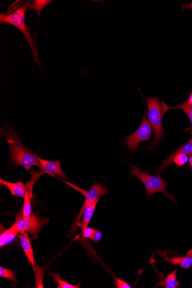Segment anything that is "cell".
Masks as SVG:
<instances>
[{
  "mask_svg": "<svg viewBox=\"0 0 192 288\" xmlns=\"http://www.w3.org/2000/svg\"><path fill=\"white\" fill-rule=\"evenodd\" d=\"M31 3V1H27L23 5L16 8L14 11L2 13L0 14V23L12 25L22 33L30 47L36 63L41 67L37 57L36 42L32 35L30 29L25 24V16L27 11L29 10Z\"/></svg>",
  "mask_w": 192,
  "mask_h": 288,
  "instance_id": "cell-1",
  "label": "cell"
},
{
  "mask_svg": "<svg viewBox=\"0 0 192 288\" xmlns=\"http://www.w3.org/2000/svg\"><path fill=\"white\" fill-rule=\"evenodd\" d=\"M2 132L6 137L10 150L11 160L14 164L22 166L28 171L33 166H36L41 169V163L37 156L20 142L18 136L14 131L8 127L4 128Z\"/></svg>",
  "mask_w": 192,
  "mask_h": 288,
  "instance_id": "cell-2",
  "label": "cell"
},
{
  "mask_svg": "<svg viewBox=\"0 0 192 288\" xmlns=\"http://www.w3.org/2000/svg\"><path fill=\"white\" fill-rule=\"evenodd\" d=\"M146 102L148 108L147 118L152 127L155 137L151 144L144 149H153L161 142L165 134V129L162 126L163 106L161 105L159 98L156 97H147Z\"/></svg>",
  "mask_w": 192,
  "mask_h": 288,
  "instance_id": "cell-3",
  "label": "cell"
},
{
  "mask_svg": "<svg viewBox=\"0 0 192 288\" xmlns=\"http://www.w3.org/2000/svg\"><path fill=\"white\" fill-rule=\"evenodd\" d=\"M130 175L138 178L144 185L146 188L147 195L149 197L152 196L155 193L161 192L163 193L165 197L172 201H175L174 197L169 194L166 191V186L168 182L161 177V175H149L148 173H145L140 169L139 167L136 165H130Z\"/></svg>",
  "mask_w": 192,
  "mask_h": 288,
  "instance_id": "cell-4",
  "label": "cell"
},
{
  "mask_svg": "<svg viewBox=\"0 0 192 288\" xmlns=\"http://www.w3.org/2000/svg\"><path fill=\"white\" fill-rule=\"evenodd\" d=\"M64 183H65L68 185V186H69L71 188H74L76 191L81 193V194L85 197V200L83 207L81 208L75 221L72 222L71 224L72 228L70 232L71 234H74L75 233L76 230H78V228H76V227L79 226L80 219L82 218V216L84 214L85 208H86L89 205L93 203V202L95 201L97 199L101 198V196L108 194L109 192L108 189H106L105 187L102 186L101 184L98 182H96L94 184L92 187L88 191H85L84 189H81V188L74 186V184H72L70 183L66 182H64Z\"/></svg>",
  "mask_w": 192,
  "mask_h": 288,
  "instance_id": "cell-5",
  "label": "cell"
},
{
  "mask_svg": "<svg viewBox=\"0 0 192 288\" xmlns=\"http://www.w3.org/2000/svg\"><path fill=\"white\" fill-rule=\"evenodd\" d=\"M49 222L48 218L38 217L33 213L28 217H24L21 214V215L17 217L12 227L19 233L27 232L35 237V239H37L43 228Z\"/></svg>",
  "mask_w": 192,
  "mask_h": 288,
  "instance_id": "cell-6",
  "label": "cell"
},
{
  "mask_svg": "<svg viewBox=\"0 0 192 288\" xmlns=\"http://www.w3.org/2000/svg\"><path fill=\"white\" fill-rule=\"evenodd\" d=\"M152 131V126L144 113L142 122L137 130L125 137L124 143L131 153H134L141 141L150 140Z\"/></svg>",
  "mask_w": 192,
  "mask_h": 288,
  "instance_id": "cell-7",
  "label": "cell"
},
{
  "mask_svg": "<svg viewBox=\"0 0 192 288\" xmlns=\"http://www.w3.org/2000/svg\"><path fill=\"white\" fill-rule=\"evenodd\" d=\"M44 173H45V172L42 170L40 172H34V171H31L32 178L30 182H29L27 185V191L26 195H25L24 198V205L22 209V215L24 217H28L32 214L31 199L32 197V188L34 184L36 183V181Z\"/></svg>",
  "mask_w": 192,
  "mask_h": 288,
  "instance_id": "cell-8",
  "label": "cell"
},
{
  "mask_svg": "<svg viewBox=\"0 0 192 288\" xmlns=\"http://www.w3.org/2000/svg\"><path fill=\"white\" fill-rule=\"evenodd\" d=\"M180 153L192 155V136L191 139L187 141V143L181 146V147L179 148L176 151L169 155L167 158H166L165 160L162 162L161 166L158 167L153 173L161 175L162 173H163V172L172 164V163L173 162L174 157L176 156V154Z\"/></svg>",
  "mask_w": 192,
  "mask_h": 288,
  "instance_id": "cell-9",
  "label": "cell"
},
{
  "mask_svg": "<svg viewBox=\"0 0 192 288\" xmlns=\"http://www.w3.org/2000/svg\"><path fill=\"white\" fill-rule=\"evenodd\" d=\"M37 158L41 163V170L45 172V173L57 175L59 177L67 179L66 175L63 173L60 161L59 160L56 161H47L37 156Z\"/></svg>",
  "mask_w": 192,
  "mask_h": 288,
  "instance_id": "cell-10",
  "label": "cell"
},
{
  "mask_svg": "<svg viewBox=\"0 0 192 288\" xmlns=\"http://www.w3.org/2000/svg\"><path fill=\"white\" fill-rule=\"evenodd\" d=\"M2 186L7 187L13 196L24 199L27 191V186L21 181L18 183H11L3 179H0Z\"/></svg>",
  "mask_w": 192,
  "mask_h": 288,
  "instance_id": "cell-11",
  "label": "cell"
},
{
  "mask_svg": "<svg viewBox=\"0 0 192 288\" xmlns=\"http://www.w3.org/2000/svg\"><path fill=\"white\" fill-rule=\"evenodd\" d=\"M20 242L21 247L27 257V259L34 270L36 268V263L35 259L33 256V251L30 243V239L28 237V233L27 232H23L20 233L19 235Z\"/></svg>",
  "mask_w": 192,
  "mask_h": 288,
  "instance_id": "cell-12",
  "label": "cell"
},
{
  "mask_svg": "<svg viewBox=\"0 0 192 288\" xmlns=\"http://www.w3.org/2000/svg\"><path fill=\"white\" fill-rule=\"evenodd\" d=\"M165 261H168L173 266L179 265L183 269H190L192 266V249L183 257H164Z\"/></svg>",
  "mask_w": 192,
  "mask_h": 288,
  "instance_id": "cell-13",
  "label": "cell"
},
{
  "mask_svg": "<svg viewBox=\"0 0 192 288\" xmlns=\"http://www.w3.org/2000/svg\"><path fill=\"white\" fill-rule=\"evenodd\" d=\"M177 269L173 270L171 273L167 274L165 278L161 277L160 281L155 287L163 286L165 288H177L181 285V282L177 279Z\"/></svg>",
  "mask_w": 192,
  "mask_h": 288,
  "instance_id": "cell-14",
  "label": "cell"
},
{
  "mask_svg": "<svg viewBox=\"0 0 192 288\" xmlns=\"http://www.w3.org/2000/svg\"><path fill=\"white\" fill-rule=\"evenodd\" d=\"M100 200V198L97 199L95 201H94L93 203L89 205L88 207L85 208L83 214V221L81 225V236L83 235L85 230H86L88 227L89 223H90L91 221L94 212H95V209L97 207V205L98 203H99Z\"/></svg>",
  "mask_w": 192,
  "mask_h": 288,
  "instance_id": "cell-15",
  "label": "cell"
},
{
  "mask_svg": "<svg viewBox=\"0 0 192 288\" xmlns=\"http://www.w3.org/2000/svg\"><path fill=\"white\" fill-rule=\"evenodd\" d=\"M19 232L17 231L12 226L9 229L1 230L0 235V247L2 248L6 245L10 243L18 235Z\"/></svg>",
  "mask_w": 192,
  "mask_h": 288,
  "instance_id": "cell-16",
  "label": "cell"
},
{
  "mask_svg": "<svg viewBox=\"0 0 192 288\" xmlns=\"http://www.w3.org/2000/svg\"><path fill=\"white\" fill-rule=\"evenodd\" d=\"M163 103V102H162ZM163 109L164 111H163V114H164L165 112H166L170 109H177V110H180L184 113L187 118H189L190 123H191V127L190 129V131L192 136V106L187 105L185 104L184 102L182 103V104L179 105L176 107H174V108H169L168 106H166L165 104H164Z\"/></svg>",
  "mask_w": 192,
  "mask_h": 288,
  "instance_id": "cell-17",
  "label": "cell"
},
{
  "mask_svg": "<svg viewBox=\"0 0 192 288\" xmlns=\"http://www.w3.org/2000/svg\"><path fill=\"white\" fill-rule=\"evenodd\" d=\"M102 234L100 231L96 229H92L91 227H88L85 230L84 233L81 238L83 239H90L93 240L94 242H99L101 239Z\"/></svg>",
  "mask_w": 192,
  "mask_h": 288,
  "instance_id": "cell-18",
  "label": "cell"
},
{
  "mask_svg": "<svg viewBox=\"0 0 192 288\" xmlns=\"http://www.w3.org/2000/svg\"><path fill=\"white\" fill-rule=\"evenodd\" d=\"M51 2H53V1H50V0H35V1L32 2L29 10H33L37 12L38 20H39L42 11Z\"/></svg>",
  "mask_w": 192,
  "mask_h": 288,
  "instance_id": "cell-19",
  "label": "cell"
},
{
  "mask_svg": "<svg viewBox=\"0 0 192 288\" xmlns=\"http://www.w3.org/2000/svg\"><path fill=\"white\" fill-rule=\"evenodd\" d=\"M49 274L53 278V281L58 283V288H80L81 283H79L76 285H73L71 283L62 280L60 275L57 273L50 272Z\"/></svg>",
  "mask_w": 192,
  "mask_h": 288,
  "instance_id": "cell-20",
  "label": "cell"
},
{
  "mask_svg": "<svg viewBox=\"0 0 192 288\" xmlns=\"http://www.w3.org/2000/svg\"><path fill=\"white\" fill-rule=\"evenodd\" d=\"M0 276L10 279L13 283H16L18 279L16 277V274L11 269H7L0 267Z\"/></svg>",
  "mask_w": 192,
  "mask_h": 288,
  "instance_id": "cell-21",
  "label": "cell"
},
{
  "mask_svg": "<svg viewBox=\"0 0 192 288\" xmlns=\"http://www.w3.org/2000/svg\"><path fill=\"white\" fill-rule=\"evenodd\" d=\"M188 161L189 158L187 155L182 153L176 154L173 159V162L176 165V168H180V167L185 165Z\"/></svg>",
  "mask_w": 192,
  "mask_h": 288,
  "instance_id": "cell-22",
  "label": "cell"
},
{
  "mask_svg": "<svg viewBox=\"0 0 192 288\" xmlns=\"http://www.w3.org/2000/svg\"><path fill=\"white\" fill-rule=\"evenodd\" d=\"M42 268H35V277L37 282V287H44L42 283L43 277H44V271H42Z\"/></svg>",
  "mask_w": 192,
  "mask_h": 288,
  "instance_id": "cell-23",
  "label": "cell"
},
{
  "mask_svg": "<svg viewBox=\"0 0 192 288\" xmlns=\"http://www.w3.org/2000/svg\"><path fill=\"white\" fill-rule=\"evenodd\" d=\"M115 284L118 288H131L132 287L126 281L118 277H114Z\"/></svg>",
  "mask_w": 192,
  "mask_h": 288,
  "instance_id": "cell-24",
  "label": "cell"
},
{
  "mask_svg": "<svg viewBox=\"0 0 192 288\" xmlns=\"http://www.w3.org/2000/svg\"><path fill=\"white\" fill-rule=\"evenodd\" d=\"M184 103L187 105L192 106V92L190 94V96L188 98V100H187Z\"/></svg>",
  "mask_w": 192,
  "mask_h": 288,
  "instance_id": "cell-25",
  "label": "cell"
},
{
  "mask_svg": "<svg viewBox=\"0 0 192 288\" xmlns=\"http://www.w3.org/2000/svg\"><path fill=\"white\" fill-rule=\"evenodd\" d=\"M182 8H184V10L192 9V2L189 4V5H185V4H183L182 6Z\"/></svg>",
  "mask_w": 192,
  "mask_h": 288,
  "instance_id": "cell-26",
  "label": "cell"
},
{
  "mask_svg": "<svg viewBox=\"0 0 192 288\" xmlns=\"http://www.w3.org/2000/svg\"><path fill=\"white\" fill-rule=\"evenodd\" d=\"M189 162L191 169H192V155H191V156L189 158Z\"/></svg>",
  "mask_w": 192,
  "mask_h": 288,
  "instance_id": "cell-27",
  "label": "cell"
}]
</instances>
